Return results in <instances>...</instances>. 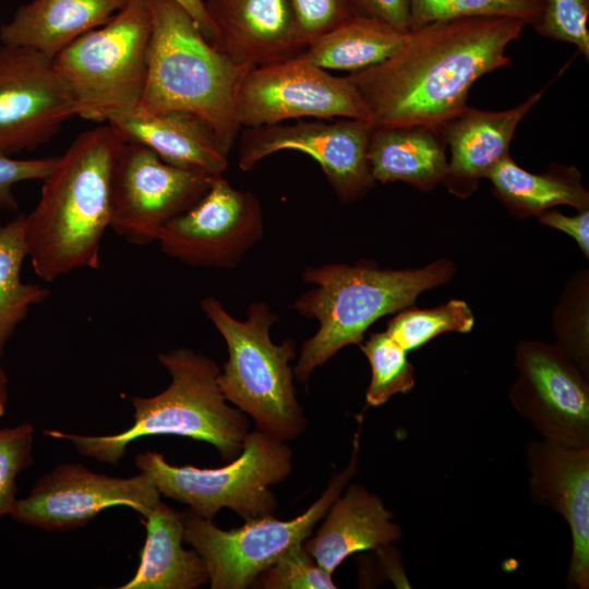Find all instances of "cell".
Listing matches in <instances>:
<instances>
[{"instance_id": "cell-1", "label": "cell", "mask_w": 589, "mask_h": 589, "mask_svg": "<svg viewBox=\"0 0 589 589\" xmlns=\"http://www.w3.org/2000/svg\"><path fill=\"white\" fill-rule=\"evenodd\" d=\"M527 24L508 17L433 22L407 32L384 61L347 76L374 127L441 130L467 107L471 86L510 63L507 47Z\"/></svg>"}, {"instance_id": "cell-2", "label": "cell", "mask_w": 589, "mask_h": 589, "mask_svg": "<svg viewBox=\"0 0 589 589\" xmlns=\"http://www.w3.org/2000/svg\"><path fill=\"white\" fill-rule=\"evenodd\" d=\"M123 141L110 124L85 131L43 180L40 199L25 215L27 256L43 280L99 267L110 227L112 167Z\"/></svg>"}, {"instance_id": "cell-3", "label": "cell", "mask_w": 589, "mask_h": 589, "mask_svg": "<svg viewBox=\"0 0 589 589\" xmlns=\"http://www.w3.org/2000/svg\"><path fill=\"white\" fill-rule=\"evenodd\" d=\"M152 33L147 75L135 111H185L204 120L228 155L241 127L237 106L251 67L213 45L177 0H147Z\"/></svg>"}, {"instance_id": "cell-4", "label": "cell", "mask_w": 589, "mask_h": 589, "mask_svg": "<svg viewBox=\"0 0 589 589\" xmlns=\"http://www.w3.org/2000/svg\"><path fill=\"white\" fill-rule=\"evenodd\" d=\"M171 376L161 393L131 399L134 423L125 431L103 436L45 431L46 435L68 440L85 456L116 465L134 440L152 435H179L204 441L230 460L242 450L249 422L242 410L227 404L219 385L216 362L188 348L158 356Z\"/></svg>"}, {"instance_id": "cell-5", "label": "cell", "mask_w": 589, "mask_h": 589, "mask_svg": "<svg viewBox=\"0 0 589 589\" xmlns=\"http://www.w3.org/2000/svg\"><path fill=\"white\" fill-rule=\"evenodd\" d=\"M455 272L440 260L418 269H380L369 265L325 264L303 273L314 288L292 304L317 320L316 333L302 345L293 375L305 382L311 373L348 345L360 344L380 317L410 306L426 289L448 281Z\"/></svg>"}, {"instance_id": "cell-6", "label": "cell", "mask_w": 589, "mask_h": 589, "mask_svg": "<svg viewBox=\"0 0 589 589\" xmlns=\"http://www.w3.org/2000/svg\"><path fill=\"white\" fill-rule=\"evenodd\" d=\"M201 308L228 346L229 359L218 375L226 400L251 416L256 430L284 442L298 437L306 420L290 365L296 346L291 339L273 342L271 327L278 315L266 303L252 302L247 320L239 321L214 297L203 299Z\"/></svg>"}, {"instance_id": "cell-7", "label": "cell", "mask_w": 589, "mask_h": 589, "mask_svg": "<svg viewBox=\"0 0 589 589\" xmlns=\"http://www.w3.org/2000/svg\"><path fill=\"white\" fill-rule=\"evenodd\" d=\"M151 33L147 0H131L53 58L75 98L76 116L107 122L136 110L146 82Z\"/></svg>"}, {"instance_id": "cell-8", "label": "cell", "mask_w": 589, "mask_h": 589, "mask_svg": "<svg viewBox=\"0 0 589 589\" xmlns=\"http://www.w3.org/2000/svg\"><path fill=\"white\" fill-rule=\"evenodd\" d=\"M291 458L284 441L255 429L248 433L241 453L220 468L172 466L156 452L139 454L135 464L160 494L189 505L197 516L212 519L228 507L250 520L273 515L277 500L269 486L289 476Z\"/></svg>"}, {"instance_id": "cell-9", "label": "cell", "mask_w": 589, "mask_h": 589, "mask_svg": "<svg viewBox=\"0 0 589 589\" xmlns=\"http://www.w3.org/2000/svg\"><path fill=\"white\" fill-rule=\"evenodd\" d=\"M359 435L348 466L334 476L323 494L301 515L279 520L267 515L223 530L190 509L183 513L184 541L203 560L212 589H245L288 550L303 543L357 472Z\"/></svg>"}, {"instance_id": "cell-10", "label": "cell", "mask_w": 589, "mask_h": 589, "mask_svg": "<svg viewBox=\"0 0 589 589\" xmlns=\"http://www.w3.org/2000/svg\"><path fill=\"white\" fill-rule=\"evenodd\" d=\"M237 118L241 129L308 118L371 122L370 112L348 76L334 75L301 53L252 68L240 88Z\"/></svg>"}, {"instance_id": "cell-11", "label": "cell", "mask_w": 589, "mask_h": 589, "mask_svg": "<svg viewBox=\"0 0 589 589\" xmlns=\"http://www.w3.org/2000/svg\"><path fill=\"white\" fill-rule=\"evenodd\" d=\"M214 177L173 167L124 140L112 167L110 227L133 244L157 241L164 226L193 206Z\"/></svg>"}, {"instance_id": "cell-12", "label": "cell", "mask_w": 589, "mask_h": 589, "mask_svg": "<svg viewBox=\"0 0 589 589\" xmlns=\"http://www.w3.org/2000/svg\"><path fill=\"white\" fill-rule=\"evenodd\" d=\"M372 129L368 120L348 118L243 128L238 137V165L250 171L274 153L301 152L320 165L337 199L350 203L375 183L368 158Z\"/></svg>"}, {"instance_id": "cell-13", "label": "cell", "mask_w": 589, "mask_h": 589, "mask_svg": "<svg viewBox=\"0 0 589 589\" xmlns=\"http://www.w3.org/2000/svg\"><path fill=\"white\" fill-rule=\"evenodd\" d=\"M518 376L509 390L514 409L542 440L589 447V383L556 344L525 340L515 350Z\"/></svg>"}, {"instance_id": "cell-14", "label": "cell", "mask_w": 589, "mask_h": 589, "mask_svg": "<svg viewBox=\"0 0 589 589\" xmlns=\"http://www.w3.org/2000/svg\"><path fill=\"white\" fill-rule=\"evenodd\" d=\"M263 230L260 200L219 175L193 206L164 226L157 241L164 253L185 264L233 268Z\"/></svg>"}, {"instance_id": "cell-15", "label": "cell", "mask_w": 589, "mask_h": 589, "mask_svg": "<svg viewBox=\"0 0 589 589\" xmlns=\"http://www.w3.org/2000/svg\"><path fill=\"white\" fill-rule=\"evenodd\" d=\"M76 113L73 93L52 58L0 41V154L38 148Z\"/></svg>"}, {"instance_id": "cell-16", "label": "cell", "mask_w": 589, "mask_h": 589, "mask_svg": "<svg viewBox=\"0 0 589 589\" xmlns=\"http://www.w3.org/2000/svg\"><path fill=\"white\" fill-rule=\"evenodd\" d=\"M159 502V491L143 473L113 478L63 464L38 479L10 515L23 525L64 531L88 524L108 507L128 506L146 516Z\"/></svg>"}, {"instance_id": "cell-17", "label": "cell", "mask_w": 589, "mask_h": 589, "mask_svg": "<svg viewBox=\"0 0 589 589\" xmlns=\"http://www.w3.org/2000/svg\"><path fill=\"white\" fill-rule=\"evenodd\" d=\"M531 500L566 521L572 536L567 581L589 588V447L530 440L526 446Z\"/></svg>"}, {"instance_id": "cell-18", "label": "cell", "mask_w": 589, "mask_h": 589, "mask_svg": "<svg viewBox=\"0 0 589 589\" xmlns=\"http://www.w3.org/2000/svg\"><path fill=\"white\" fill-rule=\"evenodd\" d=\"M205 9L214 45L241 64H272L305 48L288 0H206Z\"/></svg>"}, {"instance_id": "cell-19", "label": "cell", "mask_w": 589, "mask_h": 589, "mask_svg": "<svg viewBox=\"0 0 589 589\" xmlns=\"http://www.w3.org/2000/svg\"><path fill=\"white\" fill-rule=\"evenodd\" d=\"M550 84L517 106L490 111L466 107L442 129L449 148L448 171L443 181L450 192L469 195L481 178L507 155L518 124L542 98Z\"/></svg>"}, {"instance_id": "cell-20", "label": "cell", "mask_w": 589, "mask_h": 589, "mask_svg": "<svg viewBox=\"0 0 589 589\" xmlns=\"http://www.w3.org/2000/svg\"><path fill=\"white\" fill-rule=\"evenodd\" d=\"M110 124L125 141L148 147L163 161L189 171L219 176L228 168V155L212 128L185 111L111 116Z\"/></svg>"}, {"instance_id": "cell-21", "label": "cell", "mask_w": 589, "mask_h": 589, "mask_svg": "<svg viewBox=\"0 0 589 589\" xmlns=\"http://www.w3.org/2000/svg\"><path fill=\"white\" fill-rule=\"evenodd\" d=\"M401 534L383 501L362 485L351 484L334 501L323 525L303 548L333 574L349 555L387 546Z\"/></svg>"}, {"instance_id": "cell-22", "label": "cell", "mask_w": 589, "mask_h": 589, "mask_svg": "<svg viewBox=\"0 0 589 589\" xmlns=\"http://www.w3.org/2000/svg\"><path fill=\"white\" fill-rule=\"evenodd\" d=\"M131 0H32L0 26V41L55 58L83 34L101 26Z\"/></svg>"}, {"instance_id": "cell-23", "label": "cell", "mask_w": 589, "mask_h": 589, "mask_svg": "<svg viewBox=\"0 0 589 589\" xmlns=\"http://www.w3.org/2000/svg\"><path fill=\"white\" fill-rule=\"evenodd\" d=\"M446 142L441 130L424 125L374 127L368 158L374 182H405L429 191L448 171Z\"/></svg>"}, {"instance_id": "cell-24", "label": "cell", "mask_w": 589, "mask_h": 589, "mask_svg": "<svg viewBox=\"0 0 589 589\" xmlns=\"http://www.w3.org/2000/svg\"><path fill=\"white\" fill-rule=\"evenodd\" d=\"M145 517L146 541L139 568L120 589H195L209 582L201 556L182 548L183 513L160 501Z\"/></svg>"}, {"instance_id": "cell-25", "label": "cell", "mask_w": 589, "mask_h": 589, "mask_svg": "<svg viewBox=\"0 0 589 589\" xmlns=\"http://www.w3.org/2000/svg\"><path fill=\"white\" fill-rule=\"evenodd\" d=\"M496 197L515 215H539L557 205L578 211L589 206V193L576 167L557 166L538 175L518 166L509 155L486 177Z\"/></svg>"}, {"instance_id": "cell-26", "label": "cell", "mask_w": 589, "mask_h": 589, "mask_svg": "<svg viewBox=\"0 0 589 589\" xmlns=\"http://www.w3.org/2000/svg\"><path fill=\"white\" fill-rule=\"evenodd\" d=\"M406 34L381 19L356 14L317 37L301 55L327 71L353 73L387 59Z\"/></svg>"}, {"instance_id": "cell-27", "label": "cell", "mask_w": 589, "mask_h": 589, "mask_svg": "<svg viewBox=\"0 0 589 589\" xmlns=\"http://www.w3.org/2000/svg\"><path fill=\"white\" fill-rule=\"evenodd\" d=\"M27 256L25 215L0 225V352L33 304L48 294L47 288L21 280Z\"/></svg>"}, {"instance_id": "cell-28", "label": "cell", "mask_w": 589, "mask_h": 589, "mask_svg": "<svg viewBox=\"0 0 589 589\" xmlns=\"http://www.w3.org/2000/svg\"><path fill=\"white\" fill-rule=\"evenodd\" d=\"M398 312L388 323L386 333L407 352L443 333H468L474 324L473 313L462 300H450L433 309L408 306Z\"/></svg>"}, {"instance_id": "cell-29", "label": "cell", "mask_w": 589, "mask_h": 589, "mask_svg": "<svg viewBox=\"0 0 589 589\" xmlns=\"http://www.w3.org/2000/svg\"><path fill=\"white\" fill-rule=\"evenodd\" d=\"M409 31L447 20L471 17H508L533 25L540 0H407Z\"/></svg>"}, {"instance_id": "cell-30", "label": "cell", "mask_w": 589, "mask_h": 589, "mask_svg": "<svg viewBox=\"0 0 589 589\" xmlns=\"http://www.w3.org/2000/svg\"><path fill=\"white\" fill-rule=\"evenodd\" d=\"M372 371L365 398L370 406L385 404L414 386V369L404 350L386 332L371 334L361 345Z\"/></svg>"}, {"instance_id": "cell-31", "label": "cell", "mask_w": 589, "mask_h": 589, "mask_svg": "<svg viewBox=\"0 0 589 589\" xmlns=\"http://www.w3.org/2000/svg\"><path fill=\"white\" fill-rule=\"evenodd\" d=\"M538 20L532 25L546 38L574 45L589 59V0H540Z\"/></svg>"}, {"instance_id": "cell-32", "label": "cell", "mask_w": 589, "mask_h": 589, "mask_svg": "<svg viewBox=\"0 0 589 589\" xmlns=\"http://www.w3.org/2000/svg\"><path fill=\"white\" fill-rule=\"evenodd\" d=\"M259 584L266 589H335L332 573L320 566L303 543L288 550L261 574Z\"/></svg>"}, {"instance_id": "cell-33", "label": "cell", "mask_w": 589, "mask_h": 589, "mask_svg": "<svg viewBox=\"0 0 589 589\" xmlns=\"http://www.w3.org/2000/svg\"><path fill=\"white\" fill-rule=\"evenodd\" d=\"M33 437L29 423L0 429V517L10 515L17 501L15 480L33 462Z\"/></svg>"}, {"instance_id": "cell-34", "label": "cell", "mask_w": 589, "mask_h": 589, "mask_svg": "<svg viewBox=\"0 0 589 589\" xmlns=\"http://www.w3.org/2000/svg\"><path fill=\"white\" fill-rule=\"evenodd\" d=\"M305 47L349 17L359 14L352 0H288Z\"/></svg>"}, {"instance_id": "cell-35", "label": "cell", "mask_w": 589, "mask_h": 589, "mask_svg": "<svg viewBox=\"0 0 589 589\" xmlns=\"http://www.w3.org/2000/svg\"><path fill=\"white\" fill-rule=\"evenodd\" d=\"M58 157L19 159L0 154V207L16 209L12 188L23 181L44 180L52 170Z\"/></svg>"}, {"instance_id": "cell-36", "label": "cell", "mask_w": 589, "mask_h": 589, "mask_svg": "<svg viewBox=\"0 0 589 589\" xmlns=\"http://www.w3.org/2000/svg\"><path fill=\"white\" fill-rule=\"evenodd\" d=\"M539 216V221L543 225L558 229L570 236L579 245L581 251L589 254V209H580L577 215L566 216L557 211H545Z\"/></svg>"}, {"instance_id": "cell-37", "label": "cell", "mask_w": 589, "mask_h": 589, "mask_svg": "<svg viewBox=\"0 0 589 589\" xmlns=\"http://www.w3.org/2000/svg\"><path fill=\"white\" fill-rule=\"evenodd\" d=\"M359 14L381 19L402 32L409 31L407 0H352Z\"/></svg>"}, {"instance_id": "cell-38", "label": "cell", "mask_w": 589, "mask_h": 589, "mask_svg": "<svg viewBox=\"0 0 589 589\" xmlns=\"http://www.w3.org/2000/svg\"><path fill=\"white\" fill-rule=\"evenodd\" d=\"M195 20L204 36L214 45L216 31L205 9L204 0H177Z\"/></svg>"}, {"instance_id": "cell-39", "label": "cell", "mask_w": 589, "mask_h": 589, "mask_svg": "<svg viewBox=\"0 0 589 589\" xmlns=\"http://www.w3.org/2000/svg\"><path fill=\"white\" fill-rule=\"evenodd\" d=\"M8 401V381L4 371L0 364V417L5 412Z\"/></svg>"}]
</instances>
